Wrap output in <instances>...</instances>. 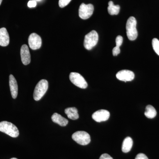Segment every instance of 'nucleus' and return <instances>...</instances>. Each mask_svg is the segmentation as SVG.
<instances>
[{
    "mask_svg": "<svg viewBox=\"0 0 159 159\" xmlns=\"http://www.w3.org/2000/svg\"><path fill=\"white\" fill-rule=\"evenodd\" d=\"M0 131L12 138H16L19 135V131L17 127L7 121H2L0 122Z\"/></svg>",
    "mask_w": 159,
    "mask_h": 159,
    "instance_id": "obj_1",
    "label": "nucleus"
},
{
    "mask_svg": "<svg viewBox=\"0 0 159 159\" xmlns=\"http://www.w3.org/2000/svg\"><path fill=\"white\" fill-rule=\"evenodd\" d=\"M136 25V20L133 16H131L127 20L126 25V34L130 40H134L138 37Z\"/></svg>",
    "mask_w": 159,
    "mask_h": 159,
    "instance_id": "obj_2",
    "label": "nucleus"
},
{
    "mask_svg": "<svg viewBox=\"0 0 159 159\" xmlns=\"http://www.w3.org/2000/svg\"><path fill=\"white\" fill-rule=\"evenodd\" d=\"M48 88V82L46 80H41L37 84L34 89L33 97L34 100L38 101L46 93Z\"/></svg>",
    "mask_w": 159,
    "mask_h": 159,
    "instance_id": "obj_3",
    "label": "nucleus"
},
{
    "mask_svg": "<svg viewBox=\"0 0 159 159\" xmlns=\"http://www.w3.org/2000/svg\"><path fill=\"white\" fill-rule=\"evenodd\" d=\"M99 36L97 31H92L87 34L84 37V45L87 50H90L97 44Z\"/></svg>",
    "mask_w": 159,
    "mask_h": 159,
    "instance_id": "obj_4",
    "label": "nucleus"
},
{
    "mask_svg": "<svg viewBox=\"0 0 159 159\" xmlns=\"http://www.w3.org/2000/svg\"><path fill=\"white\" fill-rule=\"evenodd\" d=\"M72 138L77 143L82 145H87L91 141L89 134L83 131L76 132L72 135Z\"/></svg>",
    "mask_w": 159,
    "mask_h": 159,
    "instance_id": "obj_5",
    "label": "nucleus"
},
{
    "mask_svg": "<svg viewBox=\"0 0 159 159\" xmlns=\"http://www.w3.org/2000/svg\"><path fill=\"white\" fill-rule=\"evenodd\" d=\"M70 79L71 82L80 88L84 89L88 87V84L80 74L75 72L70 74Z\"/></svg>",
    "mask_w": 159,
    "mask_h": 159,
    "instance_id": "obj_6",
    "label": "nucleus"
},
{
    "mask_svg": "<svg viewBox=\"0 0 159 159\" xmlns=\"http://www.w3.org/2000/svg\"><path fill=\"white\" fill-rule=\"evenodd\" d=\"M94 11V6L92 4L86 5L82 3L80 6L79 16L80 18L87 20L92 16Z\"/></svg>",
    "mask_w": 159,
    "mask_h": 159,
    "instance_id": "obj_7",
    "label": "nucleus"
},
{
    "mask_svg": "<svg viewBox=\"0 0 159 159\" xmlns=\"http://www.w3.org/2000/svg\"><path fill=\"white\" fill-rule=\"evenodd\" d=\"M29 47L32 50L39 49L42 45V39L40 36L36 33H32L29 38Z\"/></svg>",
    "mask_w": 159,
    "mask_h": 159,
    "instance_id": "obj_8",
    "label": "nucleus"
},
{
    "mask_svg": "<svg viewBox=\"0 0 159 159\" xmlns=\"http://www.w3.org/2000/svg\"><path fill=\"white\" fill-rule=\"evenodd\" d=\"M110 114L106 110H99L94 112L92 115V118L97 122H104L108 120Z\"/></svg>",
    "mask_w": 159,
    "mask_h": 159,
    "instance_id": "obj_9",
    "label": "nucleus"
},
{
    "mask_svg": "<svg viewBox=\"0 0 159 159\" xmlns=\"http://www.w3.org/2000/svg\"><path fill=\"white\" fill-rule=\"evenodd\" d=\"M117 79L121 81H130L134 78L135 75L132 71L129 70H122L119 71L116 74Z\"/></svg>",
    "mask_w": 159,
    "mask_h": 159,
    "instance_id": "obj_10",
    "label": "nucleus"
},
{
    "mask_svg": "<svg viewBox=\"0 0 159 159\" xmlns=\"http://www.w3.org/2000/svg\"><path fill=\"white\" fill-rule=\"evenodd\" d=\"M20 55L22 62L25 65H28L31 62V55L27 45H23L20 49Z\"/></svg>",
    "mask_w": 159,
    "mask_h": 159,
    "instance_id": "obj_11",
    "label": "nucleus"
},
{
    "mask_svg": "<svg viewBox=\"0 0 159 159\" xmlns=\"http://www.w3.org/2000/svg\"><path fill=\"white\" fill-rule=\"evenodd\" d=\"M9 83L11 97L13 99H16L18 95L17 83L14 76L11 74L9 76Z\"/></svg>",
    "mask_w": 159,
    "mask_h": 159,
    "instance_id": "obj_12",
    "label": "nucleus"
},
{
    "mask_svg": "<svg viewBox=\"0 0 159 159\" xmlns=\"http://www.w3.org/2000/svg\"><path fill=\"white\" fill-rule=\"evenodd\" d=\"M9 43V36L7 29L5 28L0 29V46L6 47Z\"/></svg>",
    "mask_w": 159,
    "mask_h": 159,
    "instance_id": "obj_13",
    "label": "nucleus"
},
{
    "mask_svg": "<svg viewBox=\"0 0 159 159\" xmlns=\"http://www.w3.org/2000/svg\"><path fill=\"white\" fill-rule=\"evenodd\" d=\"M51 119L53 122L57 123L61 126H65L68 123V120L64 118L57 113H55L52 115Z\"/></svg>",
    "mask_w": 159,
    "mask_h": 159,
    "instance_id": "obj_14",
    "label": "nucleus"
},
{
    "mask_svg": "<svg viewBox=\"0 0 159 159\" xmlns=\"http://www.w3.org/2000/svg\"><path fill=\"white\" fill-rule=\"evenodd\" d=\"M133 145V141L132 139L130 137H126L122 145V151L125 153H127L130 151Z\"/></svg>",
    "mask_w": 159,
    "mask_h": 159,
    "instance_id": "obj_15",
    "label": "nucleus"
},
{
    "mask_svg": "<svg viewBox=\"0 0 159 159\" xmlns=\"http://www.w3.org/2000/svg\"><path fill=\"white\" fill-rule=\"evenodd\" d=\"M65 112L68 118L72 120H76L79 118L78 111L76 107H69L66 108L65 110Z\"/></svg>",
    "mask_w": 159,
    "mask_h": 159,
    "instance_id": "obj_16",
    "label": "nucleus"
},
{
    "mask_svg": "<svg viewBox=\"0 0 159 159\" xmlns=\"http://www.w3.org/2000/svg\"><path fill=\"white\" fill-rule=\"evenodd\" d=\"M108 5L107 9L109 14L111 15H116L119 14L120 9V7L119 5H114L112 1H110L108 2Z\"/></svg>",
    "mask_w": 159,
    "mask_h": 159,
    "instance_id": "obj_17",
    "label": "nucleus"
},
{
    "mask_svg": "<svg viewBox=\"0 0 159 159\" xmlns=\"http://www.w3.org/2000/svg\"><path fill=\"white\" fill-rule=\"evenodd\" d=\"M157 111L153 106L149 105L147 106L145 108V115L148 119H153L157 116Z\"/></svg>",
    "mask_w": 159,
    "mask_h": 159,
    "instance_id": "obj_18",
    "label": "nucleus"
},
{
    "mask_svg": "<svg viewBox=\"0 0 159 159\" xmlns=\"http://www.w3.org/2000/svg\"><path fill=\"white\" fill-rule=\"evenodd\" d=\"M152 45L154 51L159 56V40L157 39L154 38L152 39Z\"/></svg>",
    "mask_w": 159,
    "mask_h": 159,
    "instance_id": "obj_19",
    "label": "nucleus"
},
{
    "mask_svg": "<svg viewBox=\"0 0 159 159\" xmlns=\"http://www.w3.org/2000/svg\"><path fill=\"white\" fill-rule=\"evenodd\" d=\"M72 0H59V6L61 8H62L66 7L70 2Z\"/></svg>",
    "mask_w": 159,
    "mask_h": 159,
    "instance_id": "obj_20",
    "label": "nucleus"
},
{
    "mask_svg": "<svg viewBox=\"0 0 159 159\" xmlns=\"http://www.w3.org/2000/svg\"><path fill=\"white\" fill-rule=\"evenodd\" d=\"M122 42H123V38L122 36L119 35L117 36L116 38V47H119L122 45Z\"/></svg>",
    "mask_w": 159,
    "mask_h": 159,
    "instance_id": "obj_21",
    "label": "nucleus"
},
{
    "mask_svg": "<svg viewBox=\"0 0 159 159\" xmlns=\"http://www.w3.org/2000/svg\"><path fill=\"white\" fill-rule=\"evenodd\" d=\"M120 53V49L119 47H116L114 48L112 50L113 55L114 56H117Z\"/></svg>",
    "mask_w": 159,
    "mask_h": 159,
    "instance_id": "obj_22",
    "label": "nucleus"
},
{
    "mask_svg": "<svg viewBox=\"0 0 159 159\" xmlns=\"http://www.w3.org/2000/svg\"><path fill=\"white\" fill-rule=\"evenodd\" d=\"M135 159H148L147 157L144 154L140 153L138 154Z\"/></svg>",
    "mask_w": 159,
    "mask_h": 159,
    "instance_id": "obj_23",
    "label": "nucleus"
},
{
    "mask_svg": "<svg viewBox=\"0 0 159 159\" xmlns=\"http://www.w3.org/2000/svg\"><path fill=\"white\" fill-rule=\"evenodd\" d=\"M36 1L34 0H32V1H30L28 3V6H29V8H33V7H35L36 6Z\"/></svg>",
    "mask_w": 159,
    "mask_h": 159,
    "instance_id": "obj_24",
    "label": "nucleus"
},
{
    "mask_svg": "<svg viewBox=\"0 0 159 159\" xmlns=\"http://www.w3.org/2000/svg\"><path fill=\"white\" fill-rule=\"evenodd\" d=\"M99 159H113V158L108 154L104 153L100 156Z\"/></svg>",
    "mask_w": 159,
    "mask_h": 159,
    "instance_id": "obj_25",
    "label": "nucleus"
},
{
    "mask_svg": "<svg viewBox=\"0 0 159 159\" xmlns=\"http://www.w3.org/2000/svg\"><path fill=\"white\" fill-rule=\"evenodd\" d=\"M2 0H0V6H1V4H2Z\"/></svg>",
    "mask_w": 159,
    "mask_h": 159,
    "instance_id": "obj_26",
    "label": "nucleus"
},
{
    "mask_svg": "<svg viewBox=\"0 0 159 159\" xmlns=\"http://www.w3.org/2000/svg\"><path fill=\"white\" fill-rule=\"evenodd\" d=\"M10 159H18L16 158H11Z\"/></svg>",
    "mask_w": 159,
    "mask_h": 159,
    "instance_id": "obj_27",
    "label": "nucleus"
},
{
    "mask_svg": "<svg viewBox=\"0 0 159 159\" xmlns=\"http://www.w3.org/2000/svg\"><path fill=\"white\" fill-rule=\"evenodd\" d=\"M35 1H41V0H35Z\"/></svg>",
    "mask_w": 159,
    "mask_h": 159,
    "instance_id": "obj_28",
    "label": "nucleus"
}]
</instances>
